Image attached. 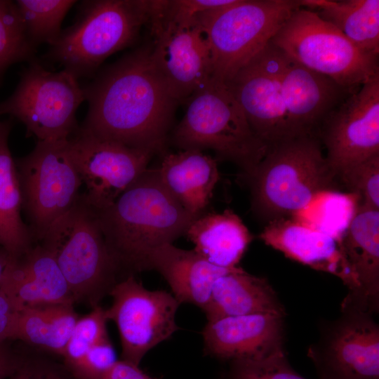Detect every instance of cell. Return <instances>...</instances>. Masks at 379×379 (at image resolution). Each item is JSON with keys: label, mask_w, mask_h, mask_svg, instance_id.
I'll return each mask as SVG.
<instances>
[{"label": "cell", "mask_w": 379, "mask_h": 379, "mask_svg": "<svg viewBox=\"0 0 379 379\" xmlns=\"http://www.w3.org/2000/svg\"><path fill=\"white\" fill-rule=\"evenodd\" d=\"M149 52V46L133 51L83 88L88 111L81 131L153 154L164 151L178 102Z\"/></svg>", "instance_id": "1"}, {"label": "cell", "mask_w": 379, "mask_h": 379, "mask_svg": "<svg viewBox=\"0 0 379 379\" xmlns=\"http://www.w3.org/2000/svg\"><path fill=\"white\" fill-rule=\"evenodd\" d=\"M108 247L127 276L149 270L152 253L185 234L196 218L147 168L107 208L97 211Z\"/></svg>", "instance_id": "2"}, {"label": "cell", "mask_w": 379, "mask_h": 379, "mask_svg": "<svg viewBox=\"0 0 379 379\" xmlns=\"http://www.w3.org/2000/svg\"><path fill=\"white\" fill-rule=\"evenodd\" d=\"M252 208L270 220L298 214L323 192L336 176L317 135L288 139L269 147L248 175Z\"/></svg>", "instance_id": "3"}, {"label": "cell", "mask_w": 379, "mask_h": 379, "mask_svg": "<svg viewBox=\"0 0 379 379\" xmlns=\"http://www.w3.org/2000/svg\"><path fill=\"white\" fill-rule=\"evenodd\" d=\"M186 102L173 131L174 144L182 150L210 149L250 175L269 147L253 132L226 84L212 77Z\"/></svg>", "instance_id": "4"}, {"label": "cell", "mask_w": 379, "mask_h": 379, "mask_svg": "<svg viewBox=\"0 0 379 379\" xmlns=\"http://www.w3.org/2000/svg\"><path fill=\"white\" fill-rule=\"evenodd\" d=\"M55 257L76 302L92 308L121 280V270L103 234L97 211L82 194L39 242Z\"/></svg>", "instance_id": "5"}, {"label": "cell", "mask_w": 379, "mask_h": 379, "mask_svg": "<svg viewBox=\"0 0 379 379\" xmlns=\"http://www.w3.org/2000/svg\"><path fill=\"white\" fill-rule=\"evenodd\" d=\"M152 6L149 0L84 1L77 20L46 57L77 79L91 75L107 57L134 43L149 23Z\"/></svg>", "instance_id": "6"}, {"label": "cell", "mask_w": 379, "mask_h": 379, "mask_svg": "<svg viewBox=\"0 0 379 379\" xmlns=\"http://www.w3.org/2000/svg\"><path fill=\"white\" fill-rule=\"evenodd\" d=\"M270 42L295 61L352 93L379 77L378 55L362 51L305 7L291 15Z\"/></svg>", "instance_id": "7"}, {"label": "cell", "mask_w": 379, "mask_h": 379, "mask_svg": "<svg viewBox=\"0 0 379 379\" xmlns=\"http://www.w3.org/2000/svg\"><path fill=\"white\" fill-rule=\"evenodd\" d=\"M300 0H236L199 19L209 44L213 77L230 81L271 41Z\"/></svg>", "instance_id": "8"}, {"label": "cell", "mask_w": 379, "mask_h": 379, "mask_svg": "<svg viewBox=\"0 0 379 379\" xmlns=\"http://www.w3.org/2000/svg\"><path fill=\"white\" fill-rule=\"evenodd\" d=\"M22 211L34 242L69 211L83 185L70 154L68 139L37 140L33 150L16 161Z\"/></svg>", "instance_id": "9"}, {"label": "cell", "mask_w": 379, "mask_h": 379, "mask_svg": "<svg viewBox=\"0 0 379 379\" xmlns=\"http://www.w3.org/2000/svg\"><path fill=\"white\" fill-rule=\"evenodd\" d=\"M78 79L62 69L51 72L32 60L13 93L0 103V114L24 124L37 140H67L79 129L76 112L86 100Z\"/></svg>", "instance_id": "10"}, {"label": "cell", "mask_w": 379, "mask_h": 379, "mask_svg": "<svg viewBox=\"0 0 379 379\" xmlns=\"http://www.w3.org/2000/svg\"><path fill=\"white\" fill-rule=\"evenodd\" d=\"M109 295L112 303L105 316L117 325L124 361L139 366L148 351L178 329L175 315L180 302L173 295L147 289L133 274L119 280Z\"/></svg>", "instance_id": "11"}, {"label": "cell", "mask_w": 379, "mask_h": 379, "mask_svg": "<svg viewBox=\"0 0 379 379\" xmlns=\"http://www.w3.org/2000/svg\"><path fill=\"white\" fill-rule=\"evenodd\" d=\"M339 318L321 325L307 356L320 379H379V326L373 315L341 310Z\"/></svg>", "instance_id": "12"}, {"label": "cell", "mask_w": 379, "mask_h": 379, "mask_svg": "<svg viewBox=\"0 0 379 379\" xmlns=\"http://www.w3.org/2000/svg\"><path fill=\"white\" fill-rule=\"evenodd\" d=\"M150 60L171 96L187 100L213 77L206 35L199 20L176 23L151 13Z\"/></svg>", "instance_id": "13"}, {"label": "cell", "mask_w": 379, "mask_h": 379, "mask_svg": "<svg viewBox=\"0 0 379 379\" xmlns=\"http://www.w3.org/2000/svg\"><path fill=\"white\" fill-rule=\"evenodd\" d=\"M68 145L85 185L82 194L96 211L112 204L146 171L154 155L79 129L68 139Z\"/></svg>", "instance_id": "14"}, {"label": "cell", "mask_w": 379, "mask_h": 379, "mask_svg": "<svg viewBox=\"0 0 379 379\" xmlns=\"http://www.w3.org/2000/svg\"><path fill=\"white\" fill-rule=\"evenodd\" d=\"M319 132L336 177L344 168L379 154V77L350 94L328 115Z\"/></svg>", "instance_id": "15"}, {"label": "cell", "mask_w": 379, "mask_h": 379, "mask_svg": "<svg viewBox=\"0 0 379 379\" xmlns=\"http://www.w3.org/2000/svg\"><path fill=\"white\" fill-rule=\"evenodd\" d=\"M225 84L253 132L269 147L294 138L281 94L277 48L271 42Z\"/></svg>", "instance_id": "16"}, {"label": "cell", "mask_w": 379, "mask_h": 379, "mask_svg": "<svg viewBox=\"0 0 379 379\" xmlns=\"http://www.w3.org/2000/svg\"><path fill=\"white\" fill-rule=\"evenodd\" d=\"M347 294L341 310H379V210L359 206L338 238Z\"/></svg>", "instance_id": "17"}, {"label": "cell", "mask_w": 379, "mask_h": 379, "mask_svg": "<svg viewBox=\"0 0 379 379\" xmlns=\"http://www.w3.org/2000/svg\"><path fill=\"white\" fill-rule=\"evenodd\" d=\"M277 56L281 94L293 137L318 136L328 115L352 92L305 67L278 48Z\"/></svg>", "instance_id": "18"}, {"label": "cell", "mask_w": 379, "mask_h": 379, "mask_svg": "<svg viewBox=\"0 0 379 379\" xmlns=\"http://www.w3.org/2000/svg\"><path fill=\"white\" fill-rule=\"evenodd\" d=\"M284 317L265 313L208 320L202 331L205 352L233 361L284 350Z\"/></svg>", "instance_id": "19"}, {"label": "cell", "mask_w": 379, "mask_h": 379, "mask_svg": "<svg viewBox=\"0 0 379 379\" xmlns=\"http://www.w3.org/2000/svg\"><path fill=\"white\" fill-rule=\"evenodd\" d=\"M0 290L18 311L44 305L75 303L54 255L40 244L18 257H11Z\"/></svg>", "instance_id": "20"}, {"label": "cell", "mask_w": 379, "mask_h": 379, "mask_svg": "<svg viewBox=\"0 0 379 379\" xmlns=\"http://www.w3.org/2000/svg\"><path fill=\"white\" fill-rule=\"evenodd\" d=\"M259 239L291 260L343 279L344 265L338 238L325 230L281 217L270 220Z\"/></svg>", "instance_id": "21"}, {"label": "cell", "mask_w": 379, "mask_h": 379, "mask_svg": "<svg viewBox=\"0 0 379 379\" xmlns=\"http://www.w3.org/2000/svg\"><path fill=\"white\" fill-rule=\"evenodd\" d=\"M171 194L195 218L206 213L220 180L216 159L199 149L166 154L157 168Z\"/></svg>", "instance_id": "22"}, {"label": "cell", "mask_w": 379, "mask_h": 379, "mask_svg": "<svg viewBox=\"0 0 379 379\" xmlns=\"http://www.w3.org/2000/svg\"><path fill=\"white\" fill-rule=\"evenodd\" d=\"M237 268L217 267L193 249L179 248L173 244L155 250L149 260V270L164 277L180 304H193L201 310L208 303L216 279Z\"/></svg>", "instance_id": "23"}, {"label": "cell", "mask_w": 379, "mask_h": 379, "mask_svg": "<svg viewBox=\"0 0 379 379\" xmlns=\"http://www.w3.org/2000/svg\"><path fill=\"white\" fill-rule=\"evenodd\" d=\"M203 311L207 320L253 314H286L268 280L239 267L216 279Z\"/></svg>", "instance_id": "24"}, {"label": "cell", "mask_w": 379, "mask_h": 379, "mask_svg": "<svg viewBox=\"0 0 379 379\" xmlns=\"http://www.w3.org/2000/svg\"><path fill=\"white\" fill-rule=\"evenodd\" d=\"M185 235L199 255L225 269L238 267L253 239L242 220L231 209L204 213L190 223Z\"/></svg>", "instance_id": "25"}, {"label": "cell", "mask_w": 379, "mask_h": 379, "mask_svg": "<svg viewBox=\"0 0 379 379\" xmlns=\"http://www.w3.org/2000/svg\"><path fill=\"white\" fill-rule=\"evenodd\" d=\"M9 121L0 126V247L16 258L34 245L21 216L22 197L15 162L8 147Z\"/></svg>", "instance_id": "26"}, {"label": "cell", "mask_w": 379, "mask_h": 379, "mask_svg": "<svg viewBox=\"0 0 379 379\" xmlns=\"http://www.w3.org/2000/svg\"><path fill=\"white\" fill-rule=\"evenodd\" d=\"M362 51L379 55V0H300Z\"/></svg>", "instance_id": "27"}, {"label": "cell", "mask_w": 379, "mask_h": 379, "mask_svg": "<svg viewBox=\"0 0 379 379\" xmlns=\"http://www.w3.org/2000/svg\"><path fill=\"white\" fill-rule=\"evenodd\" d=\"M78 319L72 303L25 308L18 311L11 340L62 357Z\"/></svg>", "instance_id": "28"}, {"label": "cell", "mask_w": 379, "mask_h": 379, "mask_svg": "<svg viewBox=\"0 0 379 379\" xmlns=\"http://www.w3.org/2000/svg\"><path fill=\"white\" fill-rule=\"evenodd\" d=\"M74 0H18L15 1L31 42L53 46L58 40L61 24Z\"/></svg>", "instance_id": "29"}, {"label": "cell", "mask_w": 379, "mask_h": 379, "mask_svg": "<svg viewBox=\"0 0 379 379\" xmlns=\"http://www.w3.org/2000/svg\"><path fill=\"white\" fill-rule=\"evenodd\" d=\"M36 47L27 36L15 2L0 0V76L11 65L33 60Z\"/></svg>", "instance_id": "30"}, {"label": "cell", "mask_w": 379, "mask_h": 379, "mask_svg": "<svg viewBox=\"0 0 379 379\" xmlns=\"http://www.w3.org/2000/svg\"><path fill=\"white\" fill-rule=\"evenodd\" d=\"M105 309L100 305L79 317L65 347L62 359L67 368L80 359L95 344L109 338Z\"/></svg>", "instance_id": "31"}, {"label": "cell", "mask_w": 379, "mask_h": 379, "mask_svg": "<svg viewBox=\"0 0 379 379\" xmlns=\"http://www.w3.org/2000/svg\"><path fill=\"white\" fill-rule=\"evenodd\" d=\"M227 379H305L291 366L284 350L255 359L231 361Z\"/></svg>", "instance_id": "32"}, {"label": "cell", "mask_w": 379, "mask_h": 379, "mask_svg": "<svg viewBox=\"0 0 379 379\" xmlns=\"http://www.w3.org/2000/svg\"><path fill=\"white\" fill-rule=\"evenodd\" d=\"M337 177L360 197V206L379 210V154L344 168Z\"/></svg>", "instance_id": "33"}, {"label": "cell", "mask_w": 379, "mask_h": 379, "mask_svg": "<svg viewBox=\"0 0 379 379\" xmlns=\"http://www.w3.org/2000/svg\"><path fill=\"white\" fill-rule=\"evenodd\" d=\"M236 0H170L152 1V13L176 23L199 20L203 15L228 6Z\"/></svg>", "instance_id": "34"}, {"label": "cell", "mask_w": 379, "mask_h": 379, "mask_svg": "<svg viewBox=\"0 0 379 379\" xmlns=\"http://www.w3.org/2000/svg\"><path fill=\"white\" fill-rule=\"evenodd\" d=\"M117 361L114 347L107 338L91 347L80 359L66 369L74 379H107Z\"/></svg>", "instance_id": "35"}, {"label": "cell", "mask_w": 379, "mask_h": 379, "mask_svg": "<svg viewBox=\"0 0 379 379\" xmlns=\"http://www.w3.org/2000/svg\"><path fill=\"white\" fill-rule=\"evenodd\" d=\"M6 379H74L62 364L41 356L23 355L16 370Z\"/></svg>", "instance_id": "36"}, {"label": "cell", "mask_w": 379, "mask_h": 379, "mask_svg": "<svg viewBox=\"0 0 379 379\" xmlns=\"http://www.w3.org/2000/svg\"><path fill=\"white\" fill-rule=\"evenodd\" d=\"M18 310L0 290V344L11 340Z\"/></svg>", "instance_id": "37"}, {"label": "cell", "mask_w": 379, "mask_h": 379, "mask_svg": "<svg viewBox=\"0 0 379 379\" xmlns=\"http://www.w3.org/2000/svg\"><path fill=\"white\" fill-rule=\"evenodd\" d=\"M23 355L16 352L7 342L0 344V379H6L16 370Z\"/></svg>", "instance_id": "38"}, {"label": "cell", "mask_w": 379, "mask_h": 379, "mask_svg": "<svg viewBox=\"0 0 379 379\" xmlns=\"http://www.w3.org/2000/svg\"><path fill=\"white\" fill-rule=\"evenodd\" d=\"M107 379H153L143 372L139 366L118 360L110 369Z\"/></svg>", "instance_id": "39"}, {"label": "cell", "mask_w": 379, "mask_h": 379, "mask_svg": "<svg viewBox=\"0 0 379 379\" xmlns=\"http://www.w3.org/2000/svg\"><path fill=\"white\" fill-rule=\"evenodd\" d=\"M11 256L0 247V287L2 284L6 269L9 263Z\"/></svg>", "instance_id": "40"}, {"label": "cell", "mask_w": 379, "mask_h": 379, "mask_svg": "<svg viewBox=\"0 0 379 379\" xmlns=\"http://www.w3.org/2000/svg\"><path fill=\"white\" fill-rule=\"evenodd\" d=\"M1 121H0V126H1Z\"/></svg>", "instance_id": "41"}]
</instances>
